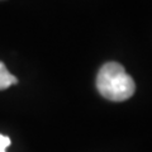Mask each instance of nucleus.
<instances>
[{
    "mask_svg": "<svg viewBox=\"0 0 152 152\" xmlns=\"http://www.w3.org/2000/svg\"><path fill=\"white\" fill-rule=\"evenodd\" d=\"M96 88L108 100L124 102L134 94L136 84L121 64L107 62L98 72Z\"/></svg>",
    "mask_w": 152,
    "mask_h": 152,
    "instance_id": "nucleus-1",
    "label": "nucleus"
},
{
    "mask_svg": "<svg viewBox=\"0 0 152 152\" xmlns=\"http://www.w3.org/2000/svg\"><path fill=\"white\" fill-rule=\"evenodd\" d=\"M17 83H18V79L9 72L7 66L0 61V90H4L9 86H12V85H15Z\"/></svg>",
    "mask_w": 152,
    "mask_h": 152,
    "instance_id": "nucleus-2",
    "label": "nucleus"
},
{
    "mask_svg": "<svg viewBox=\"0 0 152 152\" xmlns=\"http://www.w3.org/2000/svg\"><path fill=\"white\" fill-rule=\"evenodd\" d=\"M10 145V138L8 136L0 134V152H7V147Z\"/></svg>",
    "mask_w": 152,
    "mask_h": 152,
    "instance_id": "nucleus-3",
    "label": "nucleus"
}]
</instances>
